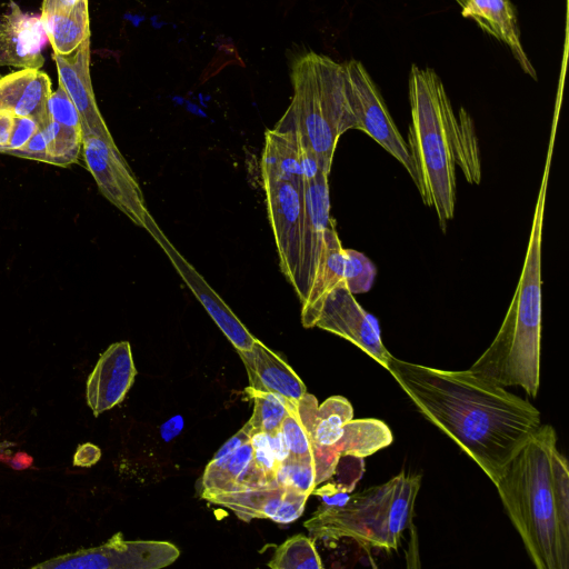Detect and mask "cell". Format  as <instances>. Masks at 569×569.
Returning a JSON list of instances; mask_svg holds the SVG:
<instances>
[{"instance_id": "9", "label": "cell", "mask_w": 569, "mask_h": 569, "mask_svg": "<svg viewBox=\"0 0 569 569\" xmlns=\"http://www.w3.org/2000/svg\"><path fill=\"white\" fill-rule=\"evenodd\" d=\"M179 549L168 541H126L117 532L101 546L67 553L32 568L43 569H160L173 563Z\"/></svg>"}, {"instance_id": "16", "label": "cell", "mask_w": 569, "mask_h": 569, "mask_svg": "<svg viewBox=\"0 0 569 569\" xmlns=\"http://www.w3.org/2000/svg\"><path fill=\"white\" fill-rule=\"evenodd\" d=\"M156 242L170 259L172 266L188 286L198 301L202 305L218 328L232 343L236 350H250L253 337L239 318L232 312L222 298L209 286L203 277L173 247L162 232Z\"/></svg>"}, {"instance_id": "15", "label": "cell", "mask_w": 569, "mask_h": 569, "mask_svg": "<svg viewBox=\"0 0 569 569\" xmlns=\"http://www.w3.org/2000/svg\"><path fill=\"white\" fill-rule=\"evenodd\" d=\"M59 86L76 106L82 128V137L97 134L104 139L112 136L99 111L90 78V37L69 54L53 53Z\"/></svg>"}, {"instance_id": "5", "label": "cell", "mask_w": 569, "mask_h": 569, "mask_svg": "<svg viewBox=\"0 0 569 569\" xmlns=\"http://www.w3.org/2000/svg\"><path fill=\"white\" fill-rule=\"evenodd\" d=\"M421 476L405 472L349 496L340 506L319 507L305 522L312 540L351 539L361 548L397 550L412 522Z\"/></svg>"}, {"instance_id": "35", "label": "cell", "mask_w": 569, "mask_h": 569, "mask_svg": "<svg viewBox=\"0 0 569 569\" xmlns=\"http://www.w3.org/2000/svg\"><path fill=\"white\" fill-rule=\"evenodd\" d=\"M10 156H16L26 159H32L41 162H46L48 160L47 157V140L43 134L42 129L40 128L28 141V143L16 151L9 153Z\"/></svg>"}, {"instance_id": "32", "label": "cell", "mask_w": 569, "mask_h": 569, "mask_svg": "<svg viewBox=\"0 0 569 569\" xmlns=\"http://www.w3.org/2000/svg\"><path fill=\"white\" fill-rule=\"evenodd\" d=\"M49 117L61 126L82 132L80 114L62 87L51 92L48 99Z\"/></svg>"}, {"instance_id": "25", "label": "cell", "mask_w": 569, "mask_h": 569, "mask_svg": "<svg viewBox=\"0 0 569 569\" xmlns=\"http://www.w3.org/2000/svg\"><path fill=\"white\" fill-rule=\"evenodd\" d=\"M40 19L53 53L69 54L90 37L88 0L67 12L41 13Z\"/></svg>"}, {"instance_id": "36", "label": "cell", "mask_w": 569, "mask_h": 569, "mask_svg": "<svg viewBox=\"0 0 569 569\" xmlns=\"http://www.w3.org/2000/svg\"><path fill=\"white\" fill-rule=\"evenodd\" d=\"M250 433L251 425L248 421L238 432H236L230 439H228L221 446V448L214 453L212 459H219L236 451L240 446L250 440Z\"/></svg>"}, {"instance_id": "21", "label": "cell", "mask_w": 569, "mask_h": 569, "mask_svg": "<svg viewBox=\"0 0 569 569\" xmlns=\"http://www.w3.org/2000/svg\"><path fill=\"white\" fill-rule=\"evenodd\" d=\"M461 9L465 18L473 20L485 32L505 43L521 69L537 78L521 44L515 9L509 0H469Z\"/></svg>"}, {"instance_id": "7", "label": "cell", "mask_w": 569, "mask_h": 569, "mask_svg": "<svg viewBox=\"0 0 569 569\" xmlns=\"http://www.w3.org/2000/svg\"><path fill=\"white\" fill-rule=\"evenodd\" d=\"M82 158L100 192L156 240L162 233L150 214L141 188L113 138L83 137Z\"/></svg>"}, {"instance_id": "38", "label": "cell", "mask_w": 569, "mask_h": 569, "mask_svg": "<svg viewBox=\"0 0 569 569\" xmlns=\"http://www.w3.org/2000/svg\"><path fill=\"white\" fill-rule=\"evenodd\" d=\"M183 418L181 416L171 417L160 427V435L164 441H170L176 438L183 429Z\"/></svg>"}, {"instance_id": "29", "label": "cell", "mask_w": 569, "mask_h": 569, "mask_svg": "<svg viewBox=\"0 0 569 569\" xmlns=\"http://www.w3.org/2000/svg\"><path fill=\"white\" fill-rule=\"evenodd\" d=\"M276 482L279 486L305 495H312L316 488L313 459L288 456L278 465Z\"/></svg>"}, {"instance_id": "42", "label": "cell", "mask_w": 569, "mask_h": 569, "mask_svg": "<svg viewBox=\"0 0 569 569\" xmlns=\"http://www.w3.org/2000/svg\"><path fill=\"white\" fill-rule=\"evenodd\" d=\"M461 8H463L469 0H455Z\"/></svg>"}, {"instance_id": "28", "label": "cell", "mask_w": 569, "mask_h": 569, "mask_svg": "<svg viewBox=\"0 0 569 569\" xmlns=\"http://www.w3.org/2000/svg\"><path fill=\"white\" fill-rule=\"evenodd\" d=\"M246 392L253 400V412L249 419L251 431L273 433L289 412L290 401L272 392H262L248 387Z\"/></svg>"}, {"instance_id": "19", "label": "cell", "mask_w": 569, "mask_h": 569, "mask_svg": "<svg viewBox=\"0 0 569 569\" xmlns=\"http://www.w3.org/2000/svg\"><path fill=\"white\" fill-rule=\"evenodd\" d=\"M236 351L244 365L251 389L276 393L295 405L307 392L293 369L257 338L250 350Z\"/></svg>"}, {"instance_id": "13", "label": "cell", "mask_w": 569, "mask_h": 569, "mask_svg": "<svg viewBox=\"0 0 569 569\" xmlns=\"http://www.w3.org/2000/svg\"><path fill=\"white\" fill-rule=\"evenodd\" d=\"M201 497L213 505L232 510L243 521L268 518L277 523L297 520L309 498L308 495L279 485L207 493Z\"/></svg>"}, {"instance_id": "18", "label": "cell", "mask_w": 569, "mask_h": 569, "mask_svg": "<svg viewBox=\"0 0 569 569\" xmlns=\"http://www.w3.org/2000/svg\"><path fill=\"white\" fill-rule=\"evenodd\" d=\"M392 441V432L383 421L373 418L351 419L345 425L342 436L336 443L312 448L316 487L332 476L341 456L366 458Z\"/></svg>"}, {"instance_id": "41", "label": "cell", "mask_w": 569, "mask_h": 569, "mask_svg": "<svg viewBox=\"0 0 569 569\" xmlns=\"http://www.w3.org/2000/svg\"><path fill=\"white\" fill-rule=\"evenodd\" d=\"M13 117L0 116V152L6 149L12 131Z\"/></svg>"}, {"instance_id": "6", "label": "cell", "mask_w": 569, "mask_h": 569, "mask_svg": "<svg viewBox=\"0 0 569 569\" xmlns=\"http://www.w3.org/2000/svg\"><path fill=\"white\" fill-rule=\"evenodd\" d=\"M291 81L293 96L280 121L297 131L329 174L339 138L355 128L343 63L308 52L292 63Z\"/></svg>"}, {"instance_id": "37", "label": "cell", "mask_w": 569, "mask_h": 569, "mask_svg": "<svg viewBox=\"0 0 569 569\" xmlns=\"http://www.w3.org/2000/svg\"><path fill=\"white\" fill-rule=\"evenodd\" d=\"M101 456L100 449L92 443H83L78 447L74 458L73 465L80 467H90L94 465Z\"/></svg>"}, {"instance_id": "22", "label": "cell", "mask_w": 569, "mask_h": 569, "mask_svg": "<svg viewBox=\"0 0 569 569\" xmlns=\"http://www.w3.org/2000/svg\"><path fill=\"white\" fill-rule=\"evenodd\" d=\"M296 410L307 430L311 449L336 443L345 425L353 419L351 403L341 396H332L319 406L316 397L306 392L296 403Z\"/></svg>"}, {"instance_id": "4", "label": "cell", "mask_w": 569, "mask_h": 569, "mask_svg": "<svg viewBox=\"0 0 569 569\" xmlns=\"http://www.w3.org/2000/svg\"><path fill=\"white\" fill-rule=\"evenodd\" d=\"M541 181L522 272L510 308L495 340L469 368L501 387L519 386L536 397L541 353V238L549 168Z\"/></svg>"}, {"instance_id": "34", "label": "cell", "mask_w": 569, "mask_h": 569, "mask_svg": "<svg viewBox=\"0 0 569 569\" xmlns=\"http://www.w3.org/2000/svg\"><path fill=\"white\" fill-rule=\"evenodd\" d=\"M40 129V123L31 117H14L9 142L2 153L23 148L31 137Z\"/></svg>"}, {"instance_id": "26", "label": "cell", "mask_w": 569, "mask_h": 569, "mask_svg": "<svg viewBox=\"0 0 569 569\" xmlns=\"http://www.w3.org/2000/svg\"><path fill=\"white\" fill-rule=\"evenodd\" d=\"M47 140V163L69 167L82 157V132L61 126L51 118L40 127Z\"/></svg>"}, {"instance_id": "23", "label": "cell", "mask_w": 569, "mask_h": 569, "mask_svg": "<svg viewBox=\"0 0 569 569\" xmlns=\"http://www.w3.org/2000/svg\"><path fill=\"white\" fill-rule=\"evenodd\" d=\"M250 440L232 453L211 459L201 478V495L269 486L262 471L254 465Z\"/></svg>"}, {"instance_id": "1", "label": "cell", "mask_w": 569, "mask_h": 569, "mask_svg": "<svg viewBox=\"0 0 569 569\" xmlns=\"http://www.w3.org/2000/svg\"><path fill=\"white\" fill-rule=\"evenodd\" d=\"M387 370L418 411L492 481L539 429L540 412L505 387L468 370H443L393 356Z\"/></svg>"}, {"instance_id": "8", "label": "cell", "mask_w": 569, "mask_h": 569, "mask_svg": "<svg viewBox=\"0 0 569 569\" xmlns=\"http://www.w3.org/2000/svg\"><path fill=\"white\" fill-rule=\"evenodd\" d=\"M349 107L355 128L367 133L408 171L416 187L419 180L408 143L399 132L381 93L365 66L357 60L343 63Z\"/></svg>"}, {"instance_id": "30", "label": "cell", "mask_w": 569, "mask_h": 569, "mask_svg": "<svg viewBox=\"0 0 569 569\" xmlns=\"http://www.w3.org/2000/svg\"><path fill=\"white\" fill-rule=\"evenodd\" d=\"M346 270L345 283L351 293H363L371 289L377 269L373 262L362 252L345 249Z\"/></svg>"}, {"instance_id": "39", "label": "cell", "mask_w": 569, "mask_h": 569, "mask_svg": "<svg viewBox=\"0 0 569 569\" xmlns=\"http://www.w3.org/2000/svg\"><path fill=\"white\" fill-rule=\"evenodd\" d=\"M269 441H270L271 449L274 453V457H276L278 463H280L289 456V450L287 448L284 438H283L280 429L273 433H269Z\"/></svg>"}, {"instance_id": "33", "label": "cell", "mask_w": 569, "mask_h": 569, "mask_svg": "<svg viewBox=\"0 0 569 569\" xmlns=\"http://www.w3.org/2000/svg\"><path fill=\"white\" fill-rule=\"evenodd\" d=\"M250 443L253 450L254 465L262 471L269 485H278L276 482V472L279 463L271 449L269 433L251 431Z\"/></svg>"}, {"instance_id": "17", "label": "cell", "mask_w": 569, "mask_h": 569, "mask_svg": "<svg viewBox=\"0 0 569 569\" xmlns=\"http://www.w3.org/2000/svg\"><path fill=\"white\" fill-rule=\"evenodd\" d=\"M137 369L128 341L112 343L87 380V402L94 416L119 405L131 388Z\"/></svg>"}, {"instance_id": "10", "label": "cell", "mask_w": 569, "mask_h": 569, "mask_svg": "<svg viewBox=\"0 0 569 569\" xmlns=\"http://www.w3.org/2000/svg\"><path fill=\"white\" fill-rule=\"evenodd\" d=\"M267 210L276 240L280 269L296 283L305 216V181L262 176Z\"/></svg>"}, {"instance_id": "2", "label": "cell", "mask_w": 569, "mask_h": 569, "mask_svg": "<svg viewBox=\"0 0 569 569\" xmlns=\"http://www.w3.org/2000/svg\"><path fill=\"white\" fill-rule=\"evenodd\" d=\"M537 569L569 568V468L541 425L493 482Z\"/></svg>"}, {"instance_id": "14", "label": "cell", "mask_w": 569, "mask_h": 569, "mask_svg": "<svg viewBox=\"0 0 569 569\" xmlns=\"http://www.w3.org/2000/svg\"><path fill=\"white\" fill-rule=\"evenodd\" d=\"M47 40L40 16L23 12L12 0L0 8V67L40 69Z\"/></svg>"}, {"instance_id": "40", "label": "cell", "mask_w": 569, "mask_h": 569, "mask_svg": "<svg viewBox=\"0 0 569 569\" xmlns=\"http://www.w3.org/2000/svg\"><path fill=\"white\" fill-rule=\"evenodd\" d=\"M79 0H43L41 13L67 12L74 8Z\"/></svg>"}, {"instance_id": "27", "label": "cell", "mask_w": 569, "mask_h": 569, "mask_svg": "<svg viewBox=\"0 0 569 569\" xmlns=\"http://www.w3.org/2000/svg\"><path fill=\"white\" fill-rule=\"evenodd\" d=\"M267 566L272 569L323 568L315 541L303 535H296L280 545Z\"/></svg>"}, {"instance_id": "3", "label": "cell", "mask_w": 569, "mask_h": 569, "mask_svg": "<svg viewBox=\"0 0 569 569\" xmlns=\"http://www.w3.org/2000/svg\"><path fill=\"white\" fill-rule=\"evenodd\" d=\"M409 101L407 143L418 174L417 189L423 203L435 208L445 232L456 207L455 146L475 134L472 121L462 108L459 118L455 116L443 83L431 68L411 67Z\"/></svg>"}, {"instance_id": "20", "label": "cell", "mask_w": 569, "mask_h": 569, "mask_svg": "<svg viewBox=\"0 0 569 569\" xmlns=\"http://www.w3.org/2000/svg\"><path fill=\"white\" fill-rule=\"evenodd\" d=\"M51 81L39 69L26 68L0 78V116L31 117L42 127L49 119Z\"/></svg>"}, {"instance_id": "11", "label": "cell", "mask_w": 569, "mask_h": 569, "mask_svg": "<svg viewBox=\"0 0 569 569\" xmlns=\"http://www.w3.org/2000/svg\"><path fill=\"white\" fill-rule=\"evenodd\" d=\"M315 327L352 342L387 369L392 355L381 340L377 319L358 303L345 283H340L326 295Z\"/></svg>"}, {"instance_id": "24", "label": "cell", "mask_w": 569, "mask_h": 569, "mask_svg": "<svg viewBox=\"0 0 569 569\" xmlns=\"http://www.w3.org/2000/svg\"><path fill=\"white\" fill-rule=\"evenodd\" d=\"M345 248H342L335 223H332L326 234L325 250L318 273L307 298L301 302V322L305 328L315 327L320 305L326 295L340 283H345Z\"/></svg>"}, {"instance_id": "31", "label": "cell", "mask_w": 569, "mask_h": 569, "mask_svg": "<svg viewBox=\"0 0 569 569\" xmlns=\"http://www.w3.org/2000/svg\"><path fill=\"white\" fill-rule=\"evenodd\" d=\"M280 431L290 456L313 459L307 430L297 413L295 403H289V412L281 422Z\"/></svg>"}, {"instance_id": "12", "label": "cell", "mask_w": 569, "mask_h": 569, "mask_svg": "<svg viewBox=\"0 0 569 569\" xmlns=\"http://www.w3.org/2000/svg\"><path fill=\"white\" fill-rule=\"evenodd\" d=\"M329 174L316 168L305 174V216L301 252L293 286L302 302L318 273L325 250L326 234L333 223L330 217Z\"/></svg>"}]
</instances>
